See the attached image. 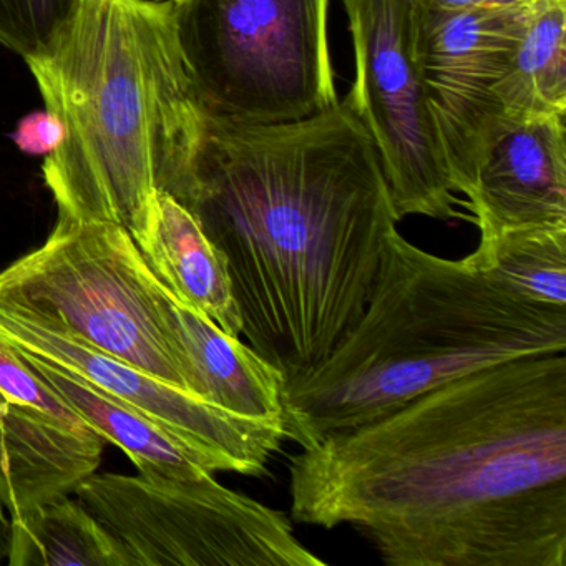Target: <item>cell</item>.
<instances>
[{"label":"cell","instance_id":"obj_1","mask_svg":"<svg viewBox=\"0 0 566 566\" xmlns=\"http://www.w3.org/2000/svg\"><path fill=\"white\" fill-rule=\"evenodd\" d=\"M291 518L390 566L566 565V356L476 370L290 463Z\"/></svg>","mask_w":566,"mask_h":566},{"label":"cell","instance_id":"obj_2","mask_svg":"<svg viewBox=\"0 0 566 566\" xmlns=\"http://www.w3.org/2000/svg\"><path fill=\"white\" fill-rule=\"evenodd\" d=\"M184 207L227 258L241 334L284 384L359 319L399 223L349 95L291 124L205 117Z\"/></svg>","mask_w":566,"mask_h":566},{"label":"cell","instance_id":"obj_3","mask_svg":"<svg viewBox=\"0 0 566 566\" xmlns=\"http://www.w3.org/2000/svg\"><path fill=\"white\" fill-rule=\"evenodd\" d=\"M25 64L64 127L42 165L57 220L118 224L137 241L160 191L187 203L205 114L174 0H78Z\"/></svg>","mask_w":566,"mask_h":566},{"label":"cell","instance_id":"obj_4","mask_svg":"<svg viewBox=\"0 0 566 566\" xmlns=\"http://www.w3.org/2000/svg\"><path fill=\"white\" fill-rule=\"evenodd\" d=\"M565 350L566 307L526 300L469 258L427 253L394 228L359 319L284 384V439L306 449L476 370Z\"/></svg>","mask_w":566,"mask_h":566},{"label":"cell","instance_id":"obj_5","mask_svg":"<svg viewBox=\"0 0 566 566\" xmlns=\"http://www.w3.org/2000/svg\"><path fill=\"white\" fill-rule=\"evenodd\" d=\"M178 41L205 117L304 120L339 102L329 0H174Z\"/></svg>","mask_w":566,"mask_h":566},{"label":"cell","instance_id":"obj_6","mask_svg":"<svg viewBox=\"0 0 566 566\" xmlns=\"http://www.w3.org/2000/svg\"><path fill=\"white\" fill-rule=\"evenodd\" d=\"M157 281L125 228L57 220L42 247L0 273V297L190 392L165 333Z\"/></svg>","mask_w":566,"mask_h":566},{"label":"cell","instance_id":"obj_7","mask_svg":"<svg viewBox=\"0 0 566 566\" xmlns=\"http://www.w3.org/2000/svg\"><path fill=\"white\" fill-rule=\"evenodd\" d=\"M78 502L117 539L130 566H324L284 513L214 475L92 473Z\"/></svg>","mask_w":566,"mask_h":566},{"label":"cell","instance_id":"obj_8","mask_svg":"<svg viewBox=\"0 0 566 566\" xmlns=\"http://www.w3.org/2000/svg\"><path fill=\"white\" fill-rule=\"evenodd\" d=\"M356 81L349 97L389 187L397 220H470L457 210L436 118L413 55V0H343Z\"/></svg>","mask_w":566,"mask_h":566},{"label":"cell","instance_id":"obj_9","mask_svg":"<svg viewBox=\"0 0 566 566\" xmlns=\"http://www.w3.org/2000/svg\"><path fill=\"white\" fill-rule=\"evenodd\" d=\"M532 6L446 9L413 0V55L453 191L467 193L476 150L503 117L493 88L512 64Z\"/></svg>","mask_w":566,"mask_h":566},{"label":"cell","instance_id":"obj_10","mask_svg":"<svg viewBox=\"0 0 566 566\" xmlns=\"http://www.w3.org/2000/svg\"><path fill=\"white\" fill-rule=\"evenodd\" d=\"M0 340L25 356L55 364L142 410L190 442L240 467L241 475H263L284 440L283 419H251L150 376L84 343L0 297Z\"/></svg>","mask_w":566,"mask_h":566},{"label":"cell","instance_id":"obj_11","mask_svg":"<svg viewBox=\"0 0 566 566\" xmlns=\"http://www.w3.org/2000/svg\"><path fill=\"white\" fill-rule=\"evenodd\" d=\"M465 197L480 241L566 227L565 115L500 118L476 150Z\"/></svg>","mask_w":566,"mask_h":566},{"label":"cell","instance_id":"obj_12","mask_svg":"<svg viewBox=\"0 0 566 566\" xmlns=\"http://www.w3.org/2000/svg\"><path fill=\"white\" fill-rule=\"evenodd\" d=\"M157 296L168 344L193 396L238 416L283 419L281 370L175 296L160 280Z\"/></svg>","mask_w":566,"mask_h":566},{"label":"cell","instance_id":"obj_13","mask_svg":"<svg viewBox=\"0 0 566 566\" xmlns=\"http://www.w3.org/2000/svg\"><path fill=\"white\" fill-rule=\"evenodd\" d=\"M104 442L0 390V506L15 515L74 493L97 472Z\"/></svg>","mask_w":566,"mask_h":566},{"label":"cell","instance_id":"obj_14","mask_svg":"<svg viewBox=\"0 0 566 566\" xmlns=\"http://www.w3.org/2000/svg\"><path fill=\"white\" fill-rule=\"evenodd\" d=\"M19 354L87 426L120 447L144 475L200 479L217 472L240 473V467L230 457L184 439L84 377L55 364Z\"/></svg>","mask_w":566,"mask_h":566},{"label":"cell","instance_id":"obj_15","mask_svg":"<svg viewBox=\"0 0 566 566\" xmlns=\"http://www.w3.org/2000/svg\"><path fill=\"white\" fill-rule=\"evenodd\" d=\"M135 243L155 276L175 296L210 317L230 336H241L243 319L227 258L177 198L158 193L150 224Z\"/></svg>","mask_w":566,"mask_h":566},{"label":"cell","instance_id":"obj_16","mask_svg":"<svg viewBox=\"0 0 566 566\" xmlns=\"http://www.w3.org/2000/svg\"><path fill=\"white\" fill-rule=\"evenodd\" d=\"M493 95L503 117L566 115V0H535L525 34Z\"/></svg>","mask_w":566,"mask_h":566},{"label":"cell","instance_id":"obj_17","mask_svg":"<svg viewBox=\"0 0 566 566\" xmlns=\"http://www.w3.org/2000/svg\"><path fill=\"white\" fill-rule=\"evenodd\" d=\"M11 566H130L117 539L67 496L11 515Z\"/></svg>","mask_w":566,"mask_h":566},{"label":"cell","instance_id":"obj_18","mask_svg":"<svg viewBox=\"0 0 566 566\" xmlns=\"http://www.w3.org/2000/svg\"><path fill=\"white\" fill-rule=\"evenodd\" d=\"M467 258L513 293L566 307V227L506 231L480 241Z\"/></svg>","mask_w":566,"mask_h":566},{"label":"cell","instance_id":"obj_19","mask_svg":"<svg viewBox=\"0 0 566 566\" xmlns=\"http://www.w3.org/2000/svg\"><path fill=\"white\" fill-rule=\"evenodd\" d=\"M78 0H0V45L22 59L42 54Z\"/></svg>","mask_w":566,"mask_h":566},{"label":"cell","instance_id":"obj_20","mask_svg":"<svg viewBox=\"0 0 566 566\" xmlns=\"http://www.w3.org/2000/svg\"><path fill=\"white\" fill-rule=\"evenodd\" d=\"M12 138L24 154L48 157L64 142V127L51 112H35L19 122Z\"/></svg>","mask_w":566,"mask_h":566},{"label":"cell","instance_id":"obj_21","mask_svg":"<svg viewBox=\"0 0 566 566\" xmlns=\"http://www.w3.org/2000/svg\"><path fill=\"white\" fill-rule=\"evenodd\" d=\"M446 9H509L532 6L535 0H430Z\"/></svg>","mask_w":566,"mask_h":566},{"label":"cell","instance_id":"obj_22","mask_svg":"<svg viewBox=\"0 0 566 566\" xmlns=\"http://www.w3.org/2000/svg\"><path fill=\"white\" fill-rule=\"evenodd\" d=\"M9 546H11V522L6 518L0 506V562L9 555Z\"/></svg>","mask_w":566,"mask_h":566}]
</instances>
